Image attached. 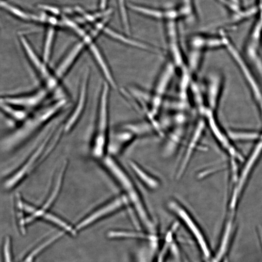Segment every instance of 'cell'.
<instances>
[{
    "mask_svg": "<svg viewBox=\"0 0 262 262\" xmlns=\"http://www.w3.org/2000/svg\"><path fill=\"white\" fill-rule=\"evenodd\" d=\"M88 82V72L86 71L82 80L78 99L72 112L63 127L65 132H69L81 118L85 108Z\"/></svg>",
    "mask_w": 262,
    "mask_h": 262,
    "instance_id": "7c38bea8",
    "label": "cell"
},
{
    "mask_svg": "<svg viewBox=\"0 0 262 262\" xmlns=\"http://www.w3.org/2000/svg\"><path fill=\"white\" fill-rule=\"evenodd\" d=\"M1 5L5 8L8 9L11 12L16 15V16L20 17L25 19H29L31 18L28 15L24 12L19 10L15 7H14L4 1H1Z\"/></svg>",
    "mask_w": 262,
    "mask_h": 262,
    "instance_id": "d4e9b609",
    "label": "cell"
},
{
    "mask_svg": "<svg viewBox=\"0 0 262 262\" xmlns=\"http://www.w3.org/2000/svg\"><path fill=\"white\" fill-rule=\"evenodd\" d=\"M168 209L184 223L195 236L203 253L206 257L210 255L209 249L202 233L188 211L179 201L175 199L167 202Z\"/></svg>",
    "mask_w": 262,
    "mask_h": 262,
    "instance_id": "ba28073f",
    "label": "cell"
},
{
    "mask_svg": "<svg viewBox=\"0 0 262 262\" xmlns=\"http://www.w3.org/2000/svg\"><path fill=\"white\" fill-rule=\"evenodd\" d=\"M225 49L237 67L262 120V83L256 72L230 38L225 34Z\"/></svg>",
    "mask_w": 262,
    "mask_h": 262,
    "instance_id": "5b68a950",
    "label": "cell"
},
{
    "mask_svg": "<svg viewBox=\"0 0 262 262\" xmlns=\"http://www.w3.org/2000/svg\"><path fill=\"white\" fill-rule=\"evenodd\" d=\"M225 81L224 75L218 71L210 72L206 79L204 94L206 106L215 112L219 106Z\"/></svg>",
    "mask_w": 262,
    "mask_h": 262,
    "instance_id": "52a82bcc",
    "label": "cell"
},
{
    "mask_svg": "<svg viewBox=\"0 0 262 262\" xmlns=\"http://www.w3.org/2000/svg\"><path fill=\"white\" fill-rule=\"evenodd\" d=\"M177 7L182 19L193 22L196 19V9L194 0H178Z\"/></svg>",
    "mask_w": 262,
    "mask_h": 262,
    "instance_id": "ffe728a7",
    "label": "cell"
},
{
    "mask_svg": "<svg viewBox=\"0 0 262 262\" xmlns=\"http://www.w3.org/2000/svg\"><path fill=\"white\" fill-rule=\"evenodd\" d=\"M110 85L104 83L100 92L91 154L99 161L108 154L109 138V97Z\"/></svg>",
    "mask_w": 262,
    "mask_h": 262,
    "instance_id": "277c9868",
    "label": "cell"
},
{
    "mask_svg": "<svg viewBox=\"0 0 262 262\" xmlns=\"http://www.w3.org/2000/svg\"><path fill=\"white\" fill-rule=\"evenodd\" d=\"M54 34V31L53 28H50L47 32L43 50L42 59L46 64H48L51 56L53 43Z\"/></svg>",
    "mask_w": 262,
    "mask_h": 262,
    "instance_id": "603a6c76",
    "label": "cell"
},
{
    "mask_svg": "<svg viewBox=\"0 0 262 262\" xmlns=\"http://www.w3.org/2000/svg\"><path fill=\"white\" fill-rule=\"evenodd\" d=\"M4 254L5 262H11L9 252V240L7 238L4 245Z\"/></svg>",
    "mask_w": 262,
    "mask_h": 262,
    "instance_id": "484cf974",
    "label": "cell"
},
{
    "mask_svg": "<svg viewBox=\"0 0 262 262\" xmlns=\"http://www.w3.org/2000/svg\"><path fill=\"white\" fill-rule=\"evenodd\" d=\"M99 162L121 189L141 221L152 229L153 223L144 199L128 172L111 154H108Z\"/></svg>",
    "mask_w": 262,
    "mask_h": 262,
    "instance_id": "6da1fadb",
    "label": "cell"
},
{
    "mask_svg": "<svg viewBox=\"0 0 262 262\" xmlns=\"http://www.w3.org/2000/svg\"><path fill=\"white\" fill-rule=\"evenodd\" d=\"M206 122L203 119L198 122L194 133L193 134L192 138L190 139V141L186 147L183 157L181 159V161L178 167L176 174L177 179H179L181 178L182 176L184 173L186 168L189 163L191 157L193 154L192 153L194 151L196 145L199 141L201 133L203 132L204 124Z\"/></svg>",
    "mask_w": 262,
    "mask_h": 262,
    "instance_id": "5bb4252c",
    "label": "cell"
},
{
    "mask_svg": "<svg viewBox=\"0 0 262 262\" xmlns=\"http://www.w3.org/2000/svg\"></svg>",
    "mask_w": 262,
    "mask_h": 262,
    "instance_id": "4316f807",
    "label": "cell"
},
{
    "mask_svg": "<svg viewBox=\"0 0 262 262\" xmlns=\"http://www.w3.org/2000/svg\"><path fill=\"white\" fill-rule=\"evenodd\" d=\"M129 164L136 177L147 189L153 191L160 187V182L159 180L137 163L133 161H129Z\"/></svg>",
    "mask_w": 262,
    "mask_h": 262,
    "instance_id": "e0dca14e",
    "label": "cell"
},
{
    "mask_svg": "<svg viewBox=\"0 0 262 262\" xmlns=\"http://www.w3.org/2000/svg\"><path fill=\"white\" fill-rule=\"evenodd\" d=\"M66 102L65 98L58 99L29 115L18 128L4 137L1 142L2 149L10 150L22 144L54 117Z\"/></svg>",
    "mask_w": 262,
    "mask_h": 262,
    "instance_id": "7a4b0ae2",
    "label": "cell"
},
{
    "mask_svg": "<svg viewBox=\"0 0 262 262\" xmlns=\"http://www.w3.org/2000/svg\"><path fill=\"white\" fill-rule=\"evenodd\" d=\"M3 112L14 120L23 122L30 115L28 110L21 109L1 101Z\"/></svg>",
    "mask_w": 262,
    "mask_h": 262,
    "instance_id": "44dd1931",
    "label": "cell"
},
{
    "mask_svg": "<svg viewBox=\"0 0 262 262\" xmlns=\"http://www.w3.org/2000/svg\"><path fill=\"white\" fill-rule=\"evenodd\" d=\"M61 127L52 131L37 146L26 161L5 180L3 187L10 191L17 186L36 167L43 163L53 151L64 132Z\"/></svg>",
    "mask_w": 262,
    "mask_h": 262,
    "instance_id": "3957f363",
    "label": "cell"
},
{
    "mask_svg": "<svg viewBox=\"0 0 262 262\" xmlns=\"http://www.w3.org/2000/svg\"><path fill=\"white\" fill-rule=\"evenodd\" d=\"M67 166V162L65 161L59 171L50 193L40 209H36L37 212L39 213L46 212L57 199L62 189Z\"/></svg>",
    "mask_w": 262,
    "mask_h": 262,
    "instance_id": "ac0fdd59",
    "label": "cell"
},
{
    "mask_svg": "<svg viewBox=\"0 0 262 262\" xmlns=\"http://www.w3.org/2000/svg\"><path fill=\"white\" fill-rule=\"evenodd\" d=\"M38 217H42L44 219L51 221L59 226L62 227L65 229L68 230V231H71L72 229L70 227H69L66 223L64 221L62 220L61 219L57 217L56 216L49 213L46 212L42 213H38L36 211H34L32 213V214L30 216V218L31 220H33V219Z\"/></svg>",
    "mask_w": 262,
    "mask_h": 262,
    "instance_id": "7402d4cb",
    "label": "cell"
},
{
    "mask_svg": "<svg viewBox=\"0 0 262 262\" xmlns=\"http://www.w3.org/2000/svg\"><path fill=\"white\" fill-rule=\"evenodd\" d=\"M130 205L129 200L124 194H122L116 196L101 206L81 221L77 226L76 229H80L100 218Z\"/></svg>",
    "mask_w": 262,
    "mask_h": 262,
    "instance_id": "9c48e42d",
    "label": "cell"
},
{
    "mask_svg": "<svg viewBox=\"0 0 262 262\" xmlns=\"http://www.w3.org/2000/svg\"><path fill=\"white\" fill-rule=\"evenodd\" d=\"M49 92L46 88H42L30 94L4 97L1 99V101L29 111L44 102Z\"/></svg>",
    "mask_w": 262,
    "mask_h": 262,
    "instance_id": "8fae6325",
    "label": "cell"
},
{
    "mask_svg": "<svg viewBox=\"0 0 262 262\" xmlns=\"http://www.w3.org/2000/svg\"><path fill=\"white\" fill-rule=\"evenodd\" d=\"M62 234H63V233L62 232L56 234L54 236L51 238L49 240L40 246L39 247L36 248L35 250L33 251L32 253L30 254V255H29L28 257L26 258V259L25 260V261L23 262H29L35 255L38 253L41 249H42L45 246L49 245L50 243L55 240L56 238L61 236Z\"/></svg>",
    "mask_w": 262,
    "mask_h": 262,
    "instance_id": "cb8c5ba5",
    "label": "cell"
},
{
    "mask_svg": "<svg viewBox=\"0 0 262 262\" xmlns=\"http://www.w3.org/2000/svg\"><path fill=\"white\" fill-rule=\"evenodd\" d=\"M86 47L83 41L79 42L74 45L62 58L54 70V74L58 80L66 75Z\"/></svg>",
    "mask_w": 262,
    "mask_h": 262,
    "instance_id": "4fadbf2b",
    "label": "cell"
},
{
    "mask_svg": "<svg viewBox=\"0 0 262 262\" xmlns=\"http://www.w3.org/2000/svg\"><path fill=\"white\" fill-rule=\"evenodd\" d=\"M174 63H168L164 67L161 73L159 76L155 85L154 95L156 96L154 98H156V103H160L161 97L168 87L171 80L172 79L174 71Z\"/></svg>",
    "mask_w": 262,
    "mask_h": 262,
    "instance_id": "2e32d148",
    "label": "cell"
},
{
    "mask_svg": "<svg viewBox=\"0 0 262 262\" xmlns=\"http://www.w3.org/2000/svg\"><path fill=\"white\" fill-rule=\"evenodd\" d=\"M137 136L131 131L121 127L114 134L113 142L109 147L112 152L120 153Z\"/></svg>",
    "mask_w": 262,
    "mask_h": 262,
    "instance_id": "d6986e66",
    "label": "cell"
},
{
    "mask_svg": "<svg viewBox=\"0 0 262 262\" xmlns=\"http://www.w3.org/2000/svg\"><path fill=\"white\" fill-rule=\"evenodd\" d=\"M191 49L205 52V51L225 49V33L220 35L196 33L191 36L188 40Z\"/></svg>",
    "mask_w": 262,
    "mask_h": 262,
    "instance_id": "30bf717a",
    "label": "cell"
},
{
    "mask_svg": "<svg viewBox=\"0 0 262 262\" xmlns=\"http://www.w3.org/2000/svg\"><path fill=\"white\" fill-rule=\"evenodd\" d=\"M103 29L107 35L121 43L152 53H159L160 52L157 49L152 46L134 39L111 29L103 28Z\"/></svg>",
    "mask_w": 262,
    "mask_h": 262,
    "instance_id": "9a60e30c",
    "label": "cell"
},
{
    "mask_svg": "<svg viewBox=\"0 0 262 262\" xmlns=\"http://www.w3.org/2000/svg\"><path fill=\"white\" fill-rule=\"evenodd\" d=\"M21 46L25 51L29 61L34 69L40 80L45 85L46 88L49 92L59 89L58 80L55 75H52L47 67V64L37 55L27 39L23 36H20Z\"/></svg>",
    "mask_w": 262,
    "mask_h": 262,
    "instance_id": "8992f818",
    "label": "cell"
}]
</instances>
